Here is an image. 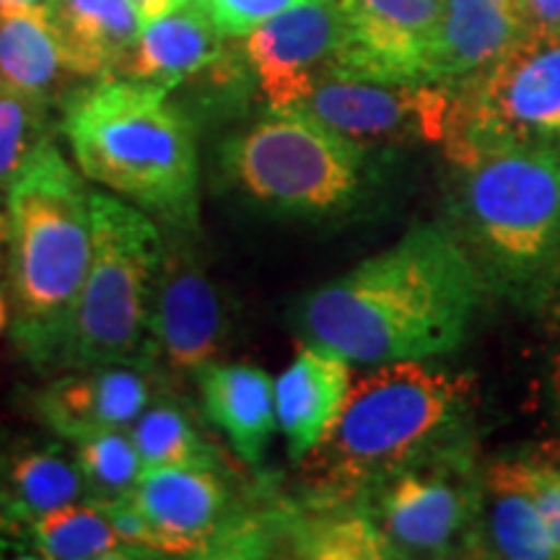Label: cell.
<instances>
[{"mask_svg":"<svg viewBox=\"0 0 560 560\" xmlns=\"http://www.w3.org/2000/svg\"><path fill=\"white\" fill-rule=\"evenodd\" d=\"M353 374L350 361L338 350L314 346L299 348L293 361L276 380L278 429L291 459L301 462L332 431L348 400Z\"/></svg>","mask_w":560,"mask_h":560,"instance_id":"2e32d148","label":"cell"},{"mask_svg":"<svg viewBox=\"0 0 560 560\" xmlns=\"http://www.w3.org/2000/svg\"><path fill=\"white\" fill-rule=\"evenodd\" d=\"M185 3H202V0H185Z\"/></svg>","mask_w":560,"mask_h":560,"instance_id":"74e56055","label":"cell"},{"mask_svg":"<svg viewBox=\"0 0 560 560\" xmlns=\"http://www.w3.org/2000/svg\"><path fill=\"white\" fill-rule=\"evenodd\" d=\"M482 293L486 276L457 231L423 223L306 293L293 322L350 363L429 361L462 346Z\"/></svg>","mask_w":560,"mask_h":560,"instance_id":"6da1fadb","label":"cell"},{"mask_svg":"<svg viewBox=\"0 0 560 560\" xmlns=\"http://www.w3.org/2000/svg\"><path fill=\"white\" fill-rule=\"evenodd\" d=\"M242 58L270 109H291L335 73L338 0H304L242 37Z\"/></svg>","mask_w":560,"mask_h":560,"instance_id":"4fadbf2b","label":"cell"},{"mask_svg":"<svg viewBox=\"0 0 560 560\" xmlns=\"http://www.w3.org/2000/svg\"><path fill=\"white\" fill-rule=\"evenodd\" d=\"M151 402L145 363L75 369L32 397L34 412L68 441L102 429H130Z\"/></svg>","mask_w":560,"mask_h":560,"instance_id":"9a60e30c","label":"cell"},{"mask_svg":"<svg viewBox=\"0 0 560 560\" xmlns=\"http://www.w3.org/2000/svg\"><path fill=\"white\" fill-rule=\"evenodd\" d=\"M47 112L50 100L0 83V187H9L26 161L52 140Z\"/></svg>","mask_w":560,"mask_h":560,"instance_id":"83f0119b","label":"cell"},{"mask_svg":"<svg viewBox=\"0 0 560 560\" xmlns=\"http://www.w3.org/2000/svg\"><path fill=\"white\" fill-rule=\"evenodd\" d=\"M475 556L506 560H552L556 545L524 486L516 457L495 459L482 470Z\"/></svg>","mask_w":560,"mask_h":560,"instance_id":"ffe728a7","label":"cell"},{"mask_svg":"<svg viewBox=\"0 0 560 560\" xmlns=\"http://www.w3.org/2000/svg\"><path fill=\"white\" fill-rule=\"evenodd\" d=\"M86 499L81 467L58 444H0V527L24 532L55 509Z\"/></svg>","mask_w":560,"mask_h":560,"instance_id":"ac0fdd59","label":"cell"},{"mask_svg":"<svg viewBox=\"0 0 560 560\" xmlns=\"http://www.w3.org/2000/svg\"><path fill=\"white\" fill-rule=\"evenodd\" d=\"M151 524L159 556H208L223 527L229 490L213 467H153L130 493Z\"/></svg>","mask_w":560,"mask_h":560,"instance_id":"5bb4252c","label":"cell"},{"mask_svg":"<svg viewBox=\"0 0 560 560\" xmlns=\"http://www.w3.org/2000/svg\"><path fill=\"white\" fill-rule=\"evenodd\" d=\"M13 342L32 366L55 369L91 260V190L47 140L5 187Z\"/></svg>","mask_w":560,"mask_h":560,"instance_id":"277c9868","label":"cell"},{"mask_svg":"<svg viewBox=\"0 0 560 560\" xmlns=\"http://www.w3.org/2000/svg\"><path fill=\"white\" fill-rule=\"evenodd\" d=\"M540 299H542V310L548 314V322L560 335V255L542 280Z\"/></svg>","mask_w":560,"mask_h":560,"instance_id":"1f68e13d","label":"cell"},{"mask_svg":"<svg viewBox=\"0 0 560 560\" xmlns=\"http://www.w3.org/2000/svg\"><path fill=\"white\" fill-rule=\"evenodd\" d=\"M459 170L457 213L486 280L540 291L560 255V153L520 145L450 156Z\"/></svg>","mask_w":560,"mask_h":560,"instance_id":"5b68a950","label":"cell"},{"mask_svg":"<svg viewBox=\"0 0 560 560\" xmlns=\"http://www.w3.org/2000/svg\"><path fill=\"white\" fill-rule=\"evenodd\" d=\"M73 75L47 5L0 13V83L50 100Z\"/></svg>","mask_w":560,"mask_h":560,"instance_id":"603a6c76","label":"cell"},{"mask_svg":"<svg viewBox=\"0 0 560 560\" xmlns=\"http://www.w3.org/2000/svg\"><path fill=\"white\" fill-rule=\"evenodd\" d=\"M9 236H11L9 202H5L3 195H0V257H3V249L9 247Z\"/></svg>","mask_w":560,"mask_h":560,"instance_id":"836d02e7","label":"cell"},{"mask_svg":"<svg viewBox=\"0 0 560 560\" xmlns=\"http://www.w3.org/2000/svg\"><path fill=\"white\" fill-rule=\"evenodd\" d=\"M143 470L153 467H213V452L200 439L198 429L185 410L170 402L149 405L130 425Z\"/></svg>","mask_w":560,"mask_h":560,"instance_id":"4316f807","label":"cell"},{"mask_svg":"<svg viewBox=\"0 0 560 560\" xmlns=\"http://www.w3.org/2000/svg\"><path fill=\"white\" fill-rule=\"evenodd\" d=\"M342 79L439 83L444 0H338Z\"/></svg>","mask_w":560,"mask_h":560,"instance_id":"30bf717a","label":"cell"},{"mask_svg":"<svg viewBox=\"0 0 560 560\" xmlns=\"http://www.w3.org/2000/svg\"><path fill=\"white\" fill-rule=\"evenodd\" d=\"M296 109L355 143H444L454 91L433 81L389 83L327 75Z\"/></svg>","mask_w":560,"mask_h":560,"instance_id":"8fae6325","label":"cell"},{"mask_svg":"<svg viewBox=\"0 0 560 560\" xmlns=\"http://www.w3.org/2000/svg\"><path fill=\"white\" fill-rule=\"evenodd\" d=\"M550 387H552V400H556V410L560 416V350L556 359H552V366H550Z\"/></svg>","mask_w":560,"mask_h":560,"instance_id":"d590c367","label":"cell"},{"mask_svg":"<svg viewBox=\"0 0 560 560\" xmlns=\"http://www.w3.org/2000/svg\"><path fill=\"white\" fill-rule=\"evenodd\" d=\"M516 462H520L524 486L540 511L560 560V439L542 441V444L516 454Z\"/></svg>","mask_w":560,"mask_h":560,"instance_id":"f1b7e54d","label":"cell"},{"mask_svg":"<svg viewBox=\"0 0 560 560\" xmlns=\"http://www.w3.org/2000/svg\"><path fill=\"white\" fill-rule=\"evenodd\" d=\"M229 319L219 285L202 268L185 236L174 231L164 244L153 285L149 359L174 374L198 376L219 359Z\"/></svg>","mask_w":560,"mask_h":560,"instance_id":"7c38bea8","label":"cell"},{"mask_svg":"<svg viewBox=\"0 0 560 560\" xmlns=\"http://www.w3.org/2000/svg\"><path fill=\"white\" fill-rule=\"evenodd\" d=\"M130 3H132V9L138 11L140 21H143V24H149V21L174 11L177 5L185 3V0H130Z\"/></svg>","mask_w":560,"mask_h":560,"instance_id":"d6a6232c","label":"cell"},{"mask_svg":"<svg viewBox=\"0 0 560 560\" xmlns=\"http://www.w3.org/2000/svg\"><path fill=\"white\" fill-rule=\"evenodd\" d=\"M289 540L296 556L325 560L395 558L389 542L376 527L366 509L355 503L312 501L310 514L289 520Z\"/></svg>","mask_w":560,"mask_h":560,"instance_id":"cb8c5ba5","label":"cell"},{"mask_svg":"<svg viewBox=\"0 0 560 560\" xmlns=\"http://www.w3.org/2000/svg\"><path fill=\"white\" fill-rule=\"evenodd\" d=\"M219 159L244 200L296 219L342 213L359 200L366 177L363 145L296 107L270 109L231 136Z\"/></svg>","mask_w":560,"mask_h":560,"instance_id":"52a82bcc","label":"cell"},{"mask_svg":"<svg viewBox=\"0 0 560 560\" xmlns=\"http://www.w3.org/2000/svg\"><path fill=\"white\" fill-rule=\"evenodd\" d=\"M223 55V34L208 11L200 3H182L143 24L117 73L174 91L179 83L213 68Z\"/></svg>","mask_w":560,"mask_h":560,"instance_id":"e0dca14e","label":"cell"},{"mask_svg":"<svg viewBox=\"0 0 560 560\" xmlns=\"http://www.w3.org/2000/svg\"><path fill=\"white\" fill-rule=\"evenodd\" d=\"M299 3H304V0H202L200 5L208 11V16L213 19L223 37L242 39L265 21Z\"/></svg>","mask_w":560,"mask_h":560,"instance_id":"f546056e","label":"cell"},{"mask_svg":"<svg viewBox=\"0 0 560 560\" xmlns=\"http://www.w3.org/2000/svg\"><path fill=\"white\" fill-rule=\"evenodd\" d=\"M50 0H0V13L5 11H21V9H37V5H47Z\"/></svg>","mask_w":560,"mask_h":560,"instance_id":"e575fe53","label":"cell"},{"mask_svg":"<svg viewBox=\"0 0 560 560\" xmlns=\"http://www.w3.org/2000/svg\"><path fill=\"white\" fill-rule=\"evenodd\" d=\"M524 32L522 0H444L439 83L457 86L482 73Z\"/></svg>","mask_w":560,"mask_h":560,"instance_id":"7402d4cb","label":"cell"},{"mask_svg":"<svg viewBox=\"0 0 560 560\" xmlns=\"http://www.w3.org/2000/svg\"><path fill=\"white\" fill-rule=\"evenodd\" d=\"M472 384L425 361L371 366L340 418L301 459L310 501L355 503L371 486L462 433Z\"/></svg>","mask_w":560,"mask_h":560,"instance_id":"3957f363","label":"cell"},{"mask_svg":"<svg viewBox=\"0 0 560 560\" xmlns=\"http://www.w3.org/2000/svg\"><path fill=\"white\" fill-rule=\"evenodd\" d=\"M482 470L465 433L371 486L359 503L395 558L475 556Z\"/></svg>","mask_w":560,"mask_h":560,"instance_id":"ba28073f","label":"cell"},{"mask_svg":"<svg viewBox=\"0 0 560 560\" xmlns=\"http://www.w3.org/2000/svg\"><path fill=\"white\" fill-rule=\"evenodd\" d=\"M70 444L75 450L83 482H86V499L117 501L132 493L143 472V462H140L130 429L91 431Z\"/></svg>","mask_w":560,"mask_h":560,"instance_id":"484cf974","label":"cell"},{"mask_svg":"<svg viewBox=\"0 0 560 560\" xmlns=\"http://www.w3.org/2000/svg\"><path fill=\"white\" fill-rule=\"evenodd\" d=\"M524 30L560 34V0H522Z\"/></svg>","mask_w":560,"mask_h":560,"instance_id":"4dcf8cb0","label":"cell"},{"mask_svg":"<svg viewBox=\"0 0 560 560\" xmlns=\"http://www.w3.org/2000/svg\"><path fill=\"white\" fill-rule=\"evenodd\" d=\"M172 89L130 79H100L62 107V132L83 177L164 221L198 226V143Z\"/></svg>","mask_w":560,"mask_h":560,"instance_id":"7a4b0ae2","label":"cell"},{"mask_svg":"<svg viewBox=\"0 0 560 560\" xmlns=\"http://www.w3.org/2000/svg\"><path fill=\"white\" fill-rule=\"evenodd\" d=\"M32 556L47 560H122L138 558L120 540L100 503L83 499L34 520L24 529Z\"/></svg>","mask_w":560,"mask_h":560,"instance_id":"d4e9b609","label":"cell"},{"mask_svg":"<svg viewBox=\"0 0 560 560\" xmlns=\"http://www.w3.org/2000/svg\"><path fill=\"white\" fill-rule=\"evenodd\" d=\"M11 327V310H9V301H5L3 293H0V335Z\"/></svg>","mask_w":560,"mask_h":560,"instance_id":"8d00e7d4","label":"cell"},{"mask_svg":"<svg viewBox=\"0 0 560 560\" xmlns=\"http://www.w3.org/2000/svg\"><path fill=\"white\" fill-rule=\"evenodd\" d=\"M164 234L153 215L91 190V260L55 369L149 363V325Z\"/></svg>","mask_w":560,"mask_h":560,"instance_id":"8992f818","label":"cell"},{"mask_svg":"<svg viewBox=\"0 0 560 560\" xmlns=\"http://www.w3.org/2000/svg\"><path fill=\"white\" fill-rule=\"evenodd\" d=\"M202 410L249 467H260L278 429L276 382L249 363H210L198 374Z\"/></svg>","mask_w":560,"mask_h":560,"instance_id":"d6986e66","label":"cell"},{"mask_svg":"<svg viewBox=\"0 0 560 560\" xmlns=\"http://www.w3.org/2000/svg\"><path fill=\"white\" fill-rule=\"evenodd\" d=\"M47 11L58 30L70 73L81 79L117 75L143 30L130 0H50Z\"/></svg>","mask_w":560,"mask_h":560,"instance_id":"44dd1931","label":"cell"},{"mask_svg":"<svg viewBox=\"0 0 560 560\" xmlns=\"http://www.w3.org/2000/svg\"><path fill=\"white\" fill-rule=\"evenodd\" d=\"M452 91L450 156L493 145L560 153V34L524 32L493 66Z\"/></svg>","mask_w":560,"mask_h":560,"instance_id":"9c48e42d","label":"cell"}]
</instances>
